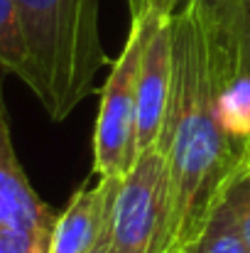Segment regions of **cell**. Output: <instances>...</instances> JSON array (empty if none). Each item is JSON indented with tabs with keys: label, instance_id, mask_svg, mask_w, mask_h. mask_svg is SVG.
Here are the masks:
<instances>
[{
	"label": "cell",
	"instance_id": "11",
	"mask_svg": "<svg viewBox=\"0 0 250 253\" xmlns=\"http://www.w3.org/2000/svg\"><path fill=\"white\" fill-rule=\"evenodd\" d=\"M52 234L0 229V253H49Z\"/></svg>",
	"mask_w": 250,
	"mask_h": 253
},
{
	"label": "cell",
	"instance_id": "10",
	"mask_svg": "<svg viewBox=\"0 0 250 253\" xmlns=\"http://www.w3.org/2000/svg\"><path fill=\"white\" fill-rule=\"evenodd\" d=\"M199 5L214 20L216 30L221 32V37L226 40V44L233 52V35H236V25H238L243 0H199Z\"/></svg>",
	"mask_w": 250,
	"mask_h": 253
},
{
	"label": "cell",
	"instance_id": "8",
	"mask_svg": "<svg viewBox=\"0 0 250 253\" xmlns=\"http://www.w3.org/2000/svg\"><path fill=\"white\" fill-rule=\"evenodd\" d=\"M218 118L228 135L250 143V77H231L218 93Z\"/></svg>",
	"mask_w": 250,
	"mask_h": 253
},
{
	"label": "cell",
	"instance_id": "6",
	"mask_svg": "<svg viewBox=\"0 0 250 253\" xmlns=\"http://www.w3.org/2000/svg\"><path fill=\"white\" fill-rule=\"evenodd\" d=\"M118 182L120 179L98 177L96 172H91V177L83 179L76 187V192L71 194V199L67 202V207L57 216L49 253L93 251V246L98 244L108 224Z\"/></svg>",
	"mask_w": 250,
	"mask_h": 253
},
{
	"label": "cell",
	"instance_id": "5",
	"mask_svg": "<svg viewBox=\"0 0 250 253\" xmlns=\"http://www.w3.org/2000/svg\"><path fill=\"white\" fill-rule=\"evenodd\" d=\"M2 74L5 72L0 69V229L52 234L59 211L35 192L17 160L2 93Z\"/></svg>",
	"mask_w": 250,
	"mask_h": 253
},
{
	"label": "cell",
	"instance_id": "14",
	"mask_svg": "<svg viewBox=\"0 0 250 253\" xmlns=\"http://www.w3.org/2000/svg\"><path fill=\"white\" fill-rule=\"evenodd\" d=\"M91 253H115L113 251V246H110V239H108V224H106V229H103V234H101L98 244L93 246V251Z\"/></svg>",
	"mask_w": 250,
	"mask_h": 253
},
{
	"label": "cell",
	"instance_id": "15",
	"mask_svg": "<svg viewBox=\"0 0 250 253\" xmlns=\"http://www.w3.org/2000/svg\"><path fill=\"white\" fill-rule=\"evenodd\" d=\"M246 174H250V158H248V168H246Z\"/></svg>",
	"mask_w": 250,
	"mask_h": 253
},
{
	"label": "cell",
	"instance_id": "13",
	"mask_svg": "<svg viewBox=\"0 0 250 253\" xmlns=\"http://www.w3.org/2000/svg\"><path fill=\"white\" fill-rule=\"evenodd\" d=\"M233 62L236 74L250 77V0H243L236 35H233Z\"/></svg>",
	"mask_w": 250,
	"mask_h": 253
},
{
	"label": "cell",
	"instance_id": "3",
	"mask_svg": "<svg viewBox=\"0 0 250 253\" xmlns=\"http://www.w3.org/2000/svg\"><path fill=\"white\" fill-rule=\"evenodd\" d=\"M128 37L101 88L93 126V172L120 179L138 160V79L147 32V0H128Z\"/></svg>",
	"mask_w": 250,
	"mask_h": 253
},
{
	"label": "cell",
	"instance_id": "7",
	"mask_svg": "<svg viewBox=\"0 0 250 253\" xmlns=\"http://www.w3.org/2000/svg\"><path fill=\"white\" fill-rule=\"evenodd\" d=\"M0 69L17 77L27 86L30 82V57L12 0H0Z\"/></svg>",
	"mask_w": 250,
	"mask_h": 253
},
{
	"label": "cell",
	"instance_id": "9",
	"mask_svg": "<svg viewBox=\"0 0 250 253\" xmlns=\"http://www.w3.org/2000/svg\"><path fill=\"white\" fill-rule=\"evenodd\" d=\"M189 253H250L248 244L241 236V229L233 219V211L228 209L226 202L214 214L204 236L196 241V246Z\"/></svg>",
	"mask_w": 250,
	"mask_h": 253
},
{
	"label": "cell",
	"instance_id": "1",
	"mask_svg": "<svg viewBox=\"0 0 250 253\" xmlns=\"http://www.w3.org/2000/svg\"><path fill=\"white\" fill-rule=\"evenodd\" d=\"M236 77L233 52L199 0H179L172 30V84L160 145L167 155L169 211L162 253H189L233 184L250 143L226 133L218 93Z\"/></svg>",
	"mask_w": 250,
	"mask_h": 253
},
{
	"label": "cell",
	"instance_id": "2",
	"mask_svg": "<svg viewBox=\"0 0 250 253\" xmlns=\"http://www.w3.org/2000/svg\"><path fill=\"white\" fill-rule=\"evenodd\" d=\"M22 25L30 82L54 123L67 121L93 93L108 64L101 42V0H12Z\"/></svg>",
	"mask_w": 250,
	"mask_h": 253
},
{
	"label": "cell",
	"instance_id": "4",
	"mask_svg": "<svg viewBox=\"0 0 250 253\" xmlns=\"http://www.w3.org/2000/svg\"><path fill=\"white\" fill-rule=\"evenodd\" d=\"M169 211V174L165 148L155 143L140 153L120 177L110 216L108 239L115 253H162Z\"/></svg>",
	"mask_w": 250,
	"mask_h": 253
},
{
	"label": "cell",
	"instance_id": "12",
	"mask_svg": "<svg viewBox=\"0 0 250 253\" xmlns=\"http://www.w3.org/2000/svg\"><path fill=\"white\" fill-rule=\"evenodd\" d=\"M226 204L233 211V219L241 229V236L246 239V244L250 249V174H243L233 184V189L226 197Z\"/></svg>",
	"mask_w": 250,
	"mask_h": 253
}]
</instances>
